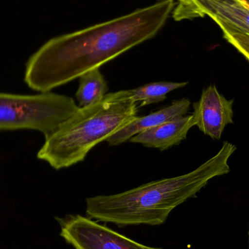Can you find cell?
Masks as SVG:
<instances>
[{
	"instance_id": "obj_7",
	"label": "cell",
	"mask_w": 249,
	"mask_h": 249,
	"mask_svg": "<svg viewBox=\"0 0 249 249\" xmlns=\"http://www.w3.org/2000/svg\"><path fill=\"white\" fill-rule=\"evenodd\" d=\"M194 125L196 122L193 115H187L143 130L129 141L163 151L179 144Z\"/></svg>"
},
{
	"instance_id": "obj_9",
	"label": "cell",
	"mask_w": 249,
	"mask_h": 249,
	"mask_svg": "<svg viewBox=\"0 0 249 249\" xmlns=\"http://www.w3.org/2000/svg\"><path fill=\"white\" fill-rule=\"evenodd\" d=\"M206 16L220 29L249 35V8L239 0H196Z\"/></svg>"
},
{
	"instance_id": "obj_8",
	"label": "cell",
	"mask_w": 249,
	"mask_h": 249,
	"mask_svg": "<svg viewBox=\"0 0 249 249\" xmlns=\"http://www.w3.org/2000/svg\"><path fill=\"white\" fill-rule=\"evenodd\" d=\"M190 105L191 102L189 99H182L174 101L169 106L146 116H137L125 127L111 136L107 142L109 146H118L124 143L143 130L185 116L190 110Z\"/></svg>"
},
{
	"instance_id": "obj_4",
	"label": "cell",
	"mask_w": 249,
	"mask_h": 249,
	"mask_svg": "<svg viewBox=\"0 0 249 249\" xmlns=\"http://www.w3.org/2000/svg\"><path fill=\"white\" fill-rule=\"evenodd\" d=\"M79 109L72 98L51 92L36 95L0 93V130L26 129L46 136Z\"/></svg>"
},
{
	"instance_id": "obj_3",
	"label": "cell",
	"mask_w": 249,
	"mask_h": 249,
	"mask_svg": "<svg viewBox=\"0 0 249 249\" xmlns=\"http://www.w3.org/2000/svg\"><path fill=\"white\" fill-rule=\"evenodd\" d=\"M137 113V102L127 97V90L107 93L100 102L80 107L45 136L37 158L55 170L83 162L93 148L130 124Z\"/></svg>"
},
{
	"instance_id": "obj_11",
	"label": "cell",
	"mask_w": 249,
	"mask_h": 249,
	"mask_svg": "<svg viewBox=\"0 0 249 249\" xmlns=\"http://www.w3.org/2000/svg\"><path fill=\"white\" fill-rule=\"evenodd\" d=\"M188 84L184 83H172V82H158L149 83L137 89L127 90V97L135 102H140L139 107L159 103L166 99L168 93L177 89H181Z\"/></svg>"
},
{
	"instance_id": "obj_1",
	"label": "cell",
	"mask_w": 249,
	"mask_h": 249,
	"mask_svg": "<svg viewBox=\"0 0 249 249\" xmlns=\"http://www.w3.org/2000/svg\"><path fill=\"white\" fill-rule=\"evenodd\" d=\"M162 0L89 27L55 36L28 61L24 81L41 93L64 86L152 39L175 8Z\"/></svg>"
},
{
	"instance_id": "obj_2",
	"label": "cell",
	"mask_w": 249,
	"mask_h": 249,
	"mask_svg": "<svg viewBox=\"0 0 249 249\" xmlns=\"http://www.w3.org/2000/svg\"><path fill=\"white\" fill-rule=\"evenodd\" d=\"M236 146L225 142L219 152L194 171L139 186L124 193L86 199L89 218L120 227L158 226L173 210L195 197L212 178L228 174Z\"/></svg>"
},
{
	"instance_id": "obj_13",
	"label": "cell",
	"mask_w": 249,
	"mask_h": 249,
	"mask_svg": "<svg viewBox=\"0 0 249 249\" xmlns=\"http://www.w3.org/2000/svg\"><path fill=\"white\" fill-rule=\"evenodd\" d=\"M239 1L249 8V0H239Z\"/></svg>"
},
{
	"instance_id": "obj_5",
	"label": "cell",
	"mask_w": 249,
	"mask_h": 249,
	"mask_svg": "<svg viewBox=\"0 0 249 249\" xmlns=\"http://www.w3.org/2000/svg\"><path fill=\"white\" fill-rule=\"evenodd\" d=\"M60 224L61 236L74 249H162L132 241L81 215L69 216Z\"/></svg>"
},
{
	"instance_id": "obj_10",
	"label": "cell",
	"mask_w": 249,
	"mask_h": 249,
	"mask_svg": "<svg viewBox=\"0 0 249 249\" xmlns=\"http://www.w3.org/2000/svg\"><path fill=\"white\" fill-rule=\"evenodd\" d=\"M79 78L80 86L75 94L79 107H86L97 103L107 94V83L100 69L88 71Z\"/></svg>"
},
{
	"instance_id": "obj_6",
	"label": "cell",
	"mask_w": 249,
	"mask_h": 249,
	"mask_svg": "<svg viewBox=\"0 0 249 249\" xmlns=\"http://www.w3.org/2000/svg\"><path fill=\"white\" fill-rule=\"evenodd\" d=\"M232 105L233 101L225 99L214 85H211L193 104L196 125L212 139H220L225 127L233 124Z\"/></svg>"
},
{
	"instance_id": "obj_14",
	"label": "cell",
	"mask_w": 249,
	"mask_h": 249,
	"mask_svg": "<svg viewBox=\"0 0 249 249\" xmlns=\"http://www.w3.org/2000/svg\"><path fill=\"white\" fill-rule=\"evenodd\" d=\"M161 1H162V0H161Z\"/></svg>"
},
{
	"instance_id": "obj_12",
	"label": "cell",
	"mask_w": 249,
	"mask_h": 249,
	"mask_svg": "<svg viewBox=\"0 0 249 249\" xmlns=\"http://www.w3.org/2000/svg\"><path fill=\"white\" fill-rule=\"evenodd\" d=\"M224 38L249 61V35L222 28Z\"/></svg>"
}]
</instances>
